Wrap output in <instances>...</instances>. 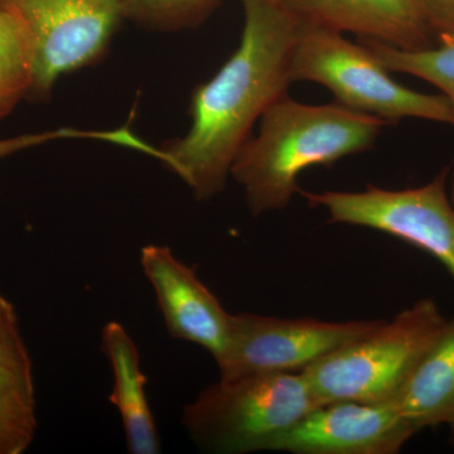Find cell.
<instances>
[{"label":"cell","instance_id":"obj_1","mask_svg":"<svg viewBox=\"0 0 454 454\" xmlns=\"http://www.w3.org/2000/svg\"><path fill=\"white\" fill-rule=\"evenodd\" d=\"M241 3L240 44L219 73L193 91L190 130L160 148V162L201 201L223 192L254 124L292 83L289 59L301 23L278 0Z\"/></svg>","mask_w":454,"mask_h":454},{"label":"cell","instance_id":"obj_2","mask_svg":"<svg viewBox=\"0 0 454 454\" xmlns=\"http://www.w3.org/2000/svg\"><path fill=\"white\" fill-rule=\"evenodd\" d=\"M385 125L336 101L309 106L284 95L262 114L258 133L241 146L230 176L243 187L253 216L284 210L303 170L369 151Z\"/></svg>","mask_w":454,"mask_h":454},{"label":"cell","instance_id":"obj_3","mask_svg":"<svg viewBox=\"0 0 454 454\" xmlns=\"http://www.w3.org/2000/svg\"><path fill=\"white\" fill-rule=\"evenodd\" d=\"M318 405L301 372L219 379L184 406L181 423L205 452H260Z\"/></svg>","mask_w":454,"mask_h":454},{"label":"cell","instance_id":"obj_4","mask_svg":"<svg viewBox=\"0 0 454 454\" xmlns=\"http://www.w3.org/2000/svg\"><path fill=\"white\" fill-rule=\"evenodd\" d=\"M446 322L437 303L424 298L301 373L319 405L390 403Z\"/></svg>","mask_w":454,"mask_h":454},{"label":"cell","instance_id":"obj_5","mask_svg":"<svg viewBox=\"0 0 454 454\" xmlns=\"http://www.w3.org/2000/svg\"><path fill=\"white\" fill-rule=\"evenodd\" d=\"M289 79L319 83L340 106L387 124L415 118L453 125L452 107L443 94L400 85L363 43H352L325 27L301 23L289 59Z\"/></svg>","mask_w":454,"mask_h":454},{"label":"cell","instance_id":"obj_6","mask_svg":"<svg viewBox=\"0 0 454 454\" xmlns=\"http://www.w3.org/2000/svg\"><path fill=\"white\" fill-rule=\"evenodd\" d=\"M450 168L423 186L361 192H301L330 223L367 227L400 239L434 256L454 278V208L448 195Z\"/></svg>","mask_w":454,"mask_h":454},{"label":"cell","instance_id":"obj_7","mask_svg":"<svg viewBox=\"0 0 454 454\" xmlns=\"http://www.w3.org/2000/svg\"><path fill=\"white\" fill-rule=\"evenodd\" d=\"M384 321L325 322L239 313L232 316L225 354L216 361L220 380L262 373L301 372L366 336Z\"/></svg>","mask_w":454,"mask_h":454},{"label":"cell","instance_id":"obj_8","mask_svg":"<svg viewBox=\"0 0 454 454\" xmlns=\"http://www.w3.org/2000/svg\"><path fill=\"white\" fill-rule=\"evenodd\" d=\"M35 42L31 98L49 97L59 77L97 61L124 14L119 0H0Z\"/></svg>","mask_w":454,"mask_h":454},{"label":"cell","instance_id":"obj_9","mask_svg":"<svg viewBox=\"0 0 454 454\" xmlns=\"http://www.w3.org/2000/svg\"><path fill=\"white\" fill-rule=\"evenodd\" d=\"M417 433L391 403L321 404L274 442L293 454H396Z\"/></svg>","mask_w":454,"mask_h":454},{"label":"cell","instance_id":"obj_10","mask_svg":"<svg viewBox=\"0 0 454 454\" xmlns=\"http://www.w3.org/2000/svg\"><path fill=\"white\" fill-rule=\"evenodd\" d=\"M140 265L153 286L169 336L201 346L219 361L229 345L234 315L168 247L146 245L140 250Z\"/></svg>","mask_w":454,"mask_h":454},{"label":"cell","instance_id":"obj_11","mask_svg":"<svg viewBox=\"0 0 454 454\" xmlns=\"http://www.w3.org/2000/svg\"><path fill=\"white\" fill-rule=\"evenodd\" d=\"M298 22L351 32L405 51L434 46L414 0H278Z\"/></svg>","mask_w":454,"mask_h":454},{"label":"cell","instance_id":"obj_12","mask_svg":"<svg viewBox=\"0 0 454 454\" xmlns=\"http://www.w3.org/2000/svg\"><path fill=\"white\" fill-rule=\"evenodd\" d=\"M37 427L31 355L16 307L0 293V454L26 453Z\"/></svg>","mask_w":454,"mask_h":454},{"label":"cell","instance_id":"obj_13","mask_svg":"<svg viewBox=\"0 0 454 454\" xmlns=\"http://www.w3.org/2000/svg\"><path fill=\"white\" fill-rule=\"evenodd\" d=\"M101 349L112 366L114 385L109 402L118 409L131 454H158L160 439L145 394L148 381L140 367L139 349L119 322L101 331Z\"/></svg>","mask_w":454,"mask_h":454},{"label":"cell","instance_id":"obj_14","mask_svg":"<svg viewBox=\"0 0 454 454\" xmlns=\"http://www.w3.org/2000/svg\"><path fill=\"white\" fill-rule=\"evenodd\" d=\"M390 403L417 432L439 426L454 432V316Z\"/></svg>","mask_w":454,"mask_h":454},{"label":"cell","instance_id":"obj_15","mask_svg":"<svg viewBox=\"0 0 454 454\" xmlns=\"http://www.w3.org/2000/svg\"><path fill=\"white\" fill-rule=\"evenodd\" d=\"M35 83V42L25 22L0 11V121L31 98Z\"/></svg>","mask_w":454,"mask_h":454},{"label":"cell","instance_id":"obj_16","mask_svg":"<svg viewBox=\"0 0 454 454\" xmlns=\"http://www.w3.org/2000/svg\"><path fill=\"white\" fill-rule=\"evenodd\" d=\"M360 43L390 73L411 74L435 86L450 101L454 127V38L420 51H405L360 38Z\"/></svg>","mask_w":454,"mask_h":454},{"label":"cell","instance_id":"obj_17","mask_svg":"<svg viewBox=\"0 0 454 454\" xmlns=\"http://www.w3.org/2000/svg\"><path fill=\"white\" fill-rule=\"evenodd\" d=\"M124 18L155 29L176 32L199 27L221 0H119Z\"/></svg>","mask_w":454,"mask_h":454},{"label":"cell","instance_id":"obj_18","mask_svg":"<svg viewBox=\"0 0 454 454\" xmlns=\"http://www.w3.org/2000/svg\"><path fill=\"white\" fill-rule=\"evenodd\" d=\"M435 43L454 38V0H414Z\"/></svg>","mask_w":454,"mask_h":454},{"label":"cell","instance_id":"obj_19","mask_svg":"<svg viewBox=\"0 0 454 454\" xmlns=\"http://www.w3.org/2000/svg\"><path fill=\"white\" fill-rule=\"evenodd\" d=\"M95 131H83L76 129H57L42 131V133L22 134V136L12 137V138L0 139V158L8 157L18 152L26 151L52 142L57 139L66 138H94Z\"/></svg>","mask_w":454,"mask_h":454},{"label":"cell","instance_id":"obj_20","mask_svg":"<svg viewBox=\"0 0 454 454\" xmlns=\"http://www.w3.org/2000/svg\"><path fill=\"white\" fill-rule=\"evenodd\" d=\"M448 181H450L448 182V195H450V203H452L454 208V172Z\"/></svg>","mask_w":454,"mask_h":454}]
</instances>
